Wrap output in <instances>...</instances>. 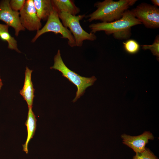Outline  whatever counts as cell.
Instances as JSON below:
<instances>
[{
	"mask_svg": "<svg viewBox=\"0 0 159 159\" xmlns=\"http://www.w3.org/2000/svg\"><path fill=\"white\" fill-rule=\"evenodd\" d=\"M121 137L123 139V143L132 149L136 153L144 151L148 140H153L154 138L152 134L148 131H145L137 136H131L124 134L122 135Z\"/></svg>",
	"mask_w": 159,
	"mask_h": 159,
	"instance_id": "9",
	"label": "cell"
},
{
	"mask_svg": "<svg viewBox=\"0 0 159 159\" xmlns=\"http://www.w3.org/2000/svg\"><path fill=\"white\" fill-rule=\"evenodd\" d=\"M136 0H105L95 3L97 9L89 15L87 21L100 20L103 22H110L121 18L124 13L134 4Z\"/></svg>",
	"mask_w": 159,
	"mask_h": 159,
	"instance_id": "2",
	"label": "cell"
},
{
	"mask_svg": "<svg viewBox=\"0 0 159 159\" xmlns=\"http://www.w3.org/2000/svg\"><path fill=\"white\" fill-rule=\"evenodd\" d=\"M142 48L144 50H150L153 55L156 57L158 60L159 58V36L158 35L151 45H141Z\"/></svg>",
	"mask_w": 159,
	"mask_h": 159,
	"instance_id": "16",
	"label": "cell"
},
{
	"mask_svg": "<svg viewBox=\"0 0 159 159\" xmlns=\"http://www.w3.org/2000/svg\"><path fill=\"white\" fill-rule=\"evenodd\" d=\"M54 59V65L50 67V69L61 72L63 76L67 78L77 87L76 95L72 101L73 102H75L84 94L87 87L93 84L96 80V78L95 76L90 77L81 76L69 69L64 62L59 49L58 50Z\"/></svg>",
	"mask_w": 159,
	"mask_h": 159,
	"instance_id": "3",
	"label": "cell"
},
{
	"mask_svg": "<svg viewBox=\"0 0 159 159\" xmlns=\"http://www.w3.org/2000/svg\"><path fill=\"white\" fill-rule=\"evenodd\" d=\"M141 24L132 11L127 10L118 20L110 22L93 23L90 24L89 27L91 33L104 31L106 34H112L115 39H128L131 35V27Z\"/></svg>",
	"mask_w": 159,
	"mask_h": 159,
	"instance_id": "1",
	"label": "cell"
},
{
	"mask_svg": "<svg viewBox=\"0 0 159 159\" xmlns=\"http://www.w3.org/2000/svg\"><path fill=\"white\" fill-rule=\"evenodd\" d=\"M33 71L26 67L25 72L24 85L20 91V94L26 102L28 107H32L33 99L34 96V89L31 80V75Z\"/></svg>",
	"mask_w": 159,
	"mask_h": 159,
	"instance_id": "10",
	"label": "cell"
},
{
	"mask_svg": "<svg viewBox=\"0 0 159 159\" xmlns=\"http://www.w3.org/2000/svg\"><path fill=\"white\" fill-rule=\"evenodd\" d=\"M19 13L21 23L25 29L30 31L40 29L42 26L41 20L37 15L33 0L26 1Z\"/></svg>",
	"mask_w": 159,
	"mask_h": 159,
	"instance_id": "7",
	"label": "cell"
},
{
	"mask_svg": "<svg viewBox=\"0 0 159 159\" xmlns=\"http://www.w3.org/2000/svg\"><path fill=\"white\" fill-rule=\"evenodd\" d=\"M0 79H1V78H0Z\"/></svg>",
	"mask_w": 159,
	"mask_h": 159,
	"instance_id": "22",
	"label": "cell"
},
{
	"mask_svg": "<svg viewBox=\"0 0 159 159\" xmlns=\"http://www.w3.org/2000/svg\"><path fill=\"white\" fill-rule=\"evenodd\" d=\"M3 85V83L1 79H0V90L1 89V88Z\"/></svg>",
	"mask_w": 159,
	"mask_h": 159,
	"instance_id": "21",
	"label": "cell"
},
{
	"mask_svg": "<svg viewBox=\"0 0 159 159\" xmlns=\"http://www.w3.org/2000/svg\"><path fill=\"white\" fill-rule=\"evenodd\" d=\"M34 6L38 16L41 20H45L54 9L50 0H33Z\"/></svg>",
	"mask_w": 159,
	"mask_h": 159,
	"instance_id": "13",
	"label": "cell"
},
{
	"mask_svg": "<svg viewBox=\"0 0 159 159\" xmlns=\"http://www.w3.org/2000/svg\"><path fill=\"white\" fill-rule=\"evenodd\" d=\"M9 0H5L0 3V20L15 30V35L18 36L19 32L25 29L22 26L19 18V13L13 10L9 4Z\"/></svg>",
	"mask_w": 159,
	"mask_h": 159,
	"instance_id": "8",
	"label": "cell"
},
{
	"mask_svg": "<svg viewBox=\"0 0 159 159\" xmlns=\"http://www.w3.org/2000/svg\"><path fill=\"white\" fill-rule=\"evenodd\" d=\"M37 121L36 116L32 110V107H28L27 119L25 123L27 128V137L25 143L23 145V150L26 154L28 152V144L34 135L36 129Z\"/></svg>",
	"mask_w": 159,
	"mask_h": 159,
	"instance_id": "12",
	"label": "cell"
},
{
	"mask_svg": "<svg viewBox=\"0 0 159 159\" xmlns=\"http://www.w3.org/2000/svg\"><path fill=\"white\" fill-rule=\"evenodd\" d=\"M9 26L6 24H0V34L3 32L8 31Z\"/></svg>",
	"mask_w": 159,
	"mask_h": 159,
	"instance_id": "19",
	"label": "cell"
},
{
	"mask_svg": "<svg viewBox=\"0 0 159 159\" xmlns=\"http://www.w3.org/2000/svg\"><path fill=\"white\" fill-rule=\"evenodd\" d=\"M58 15L64 26L69 29L74 39L76 46H82L84 40L93 41L96 39L97 37L94 34L87 32L81 26L80 21L84 18L85 14L73 15L61 12Z\"/></svg>",
	"mask_w": 159,
	"mask_h": 159,
	"instance_id": "4",
	"label": "cell"
},
{
	"mask_svg": "<svg viewBox=\"0 0 159 159\" xmlns=\"http://www.w3.org/2000/svg\"><path fill=\"white\" fill-rule=\"evenodd\" d=\"M0 37L3 40L7 42L9 49L20 52L18 48L16 41L14 37L11 36L9 32H3L1 33L0 34Z\"/></svg>",
	"mask_w": 159,
	"mask_h": 159,
	"instance_id": "15",
	"label": "cell"
},
{
	"mask_svg": "<svg viewBox=\"0 0 159 159\" xmlns=\"http://www.w3.org/2000/svg\"><path fill=\"white\" fill-rule=\"evenodd\" d=\"M133 159H158L153 153L149 150L145 148L143 152L136 153Z\"/></svg>",
	"mask_w": 159,
	"mask_h": 159,
	"instance_id": "17",
	"label": "cell"
},
{
	"mask_svg": "<svg viewBox=\"0 0 159 159\" xmlns=\"http://www.w3.org/2000/svg\"><path fill=\"white\" fill-rule=\"evenodd\" d=\"M123 43L125 50L129 54H136L140 50V45L137 41L134 39H128Z\"/></svg>",
	"mask_w": 159,
	"mask_h": 159,
	"instance_id": "14",
	"label": "cell"
},
{
	"mask_svg": "<svg viewBox=\"0 0 159 159\" xmlns=\"http://www.w3.org/2000/svg\"><path fill=\"white\" fill-rule=\"evenodd\" d=\"M47 20L44 26L37 31L32 41V42H34L40 36L46 33L53 32L56 34H59L62 35L63 38L67 39L68 44L69 46L72 47L76 46L74 39L71 32L61 22L58 13L54 7Z\"/></svg>",
	"mask_w": 159,
	"mask_h": 159,
	"instance_id": "5",
	"label": "cell"
},
{
	"mask_svg": "<svg viewBox=\"0 0 159 159\" xmlns=\"http://www.w3.org/2000/svg\"><path fill=\"white\" fill-rule=\"evenodd\" d=\"M25 1L24 0H11L9 1V4L13 10L18 11L22 8Z\"/></svg>",
	"mask_w": 159,
	"mask_h": 159,
	"instance_id": "18",
	"label": "cell"
},
{
	"mask_svg": "<svg viewBox=\"0 0 159 159\" xmlns=\"http://www.w3.org/2000/svg\"><path fill=\"white\" fill-rule=\"evenodd\" d=\"M135 16L147 28L159 27V9L158 6L142 3L131 10Z\"/></svg>",
	"mask_w": 159,
	"mask_h": 159,
	"instance_id": "6",
	"label": "cell"
},
{
	"mask_svg": "<svg viewBox=\"0 0 159 159\" xmlns=\"http://www.w3.org/2000/svg\"><path fill=\"white\" fill-rule=\"evenodd\" d=\"M53 6L58 14L64 12L73 15H76L80 11V9L71 0H52Z\"/></svg>",
	"mask_w": 159,
	"mask_h": 159,
	"instance_id": "11",
	"label": "cell"
},
{
	"mask_svg": "<svg viewBox=\"0 0 159 159\" xmlns=\"http://www.w3.org/2000/svg\"><path fill=\"white\" fill-rule=\"evenodd\" d=\"M151 1L154 4L153 5L157 6H159V1L158 0H152Z\"/></svg>",
	"mask_w": 159,
	"mask_h": 159,
	"instance_id": "20",
	"label": "cell"
}]
</instances>
